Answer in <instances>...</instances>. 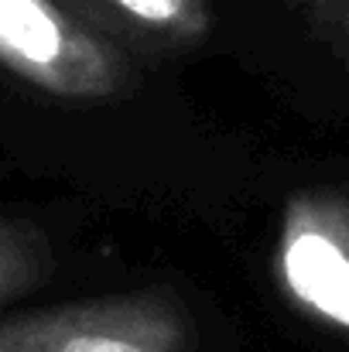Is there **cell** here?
Returning a JSON list of instances; mask_svg holds the SVG:
<instances>
[{"instance_id": "8992f818", "label": "cell", "mask_w": 349, "mask_h": 352, "mask_svg": "<svg viewBox=\"0 0 349 352\" xmlns=\"http://www.w3.org/2000/svg\"><path fill=\"white\" fill-rule=\"evenodd\" d=\"M288 10L322 41L336 58L349 65V0H284Z\"/></svg>"}, {"instance_id": "3957f363", "label": "cell", "mask_w": 349, "mask_h": 352, "mask_svg": "<svg viewBox=\"0 0 349 352\" xmlns=\"http://www.w3.org/2000/svg\"><path fill=\"white\" fill-rule=\"evenodd\" d=\"M274 277L305 318L349 339V185L305 188L284 202Z\"/></svg>"}, {"instance_id": "7a4b0ae2", "label": "cell", "mask_w": 349, "mask_h": 352, "mask_svg": "<svg viewBox=\"0 0 349 352\" xmlns=\"http://www.w3.org/2000/svg\"><path fill=\"white\" fill-rule=\"evenodd\" d=\"M192 325L168 291H134L0 322V352H189Z\"/></svg>"}, {"instance_id": "277c9868", "label": "cell", "mask_w": 349, "mask_h": 352, "mask_svg": "<svg viewBox=\"0 0 349 352\" xmlns=\"http://www.w3.org/2000/svg\"><path fill=\"white\" fill-rule=\"evenodd\" d=\"M103 3H110L130 24L178 45L202 41L209 31L206 0H103Z\"/></svg>"}, {"instance_id": "6da1fadb", "label": "cell", "mask_w": 349, "mask_h": 352, "mask_svg": "<svg viewBox=\"0 0 349 352\" xmlns=\"http://www.w3.org/2000/svg\"><path fill=\"white\" fill-rule=\"evenodd\" d=\"M0 65L59 100H110L130 82L114 41L76 21L59 0H0Z\"/></svg>"}, {"instance_id": "5b68a950", "label": "cell", "mask_w": 349, "mask_h": 352, "mask_svg": "<svg viewBox=\"0 0 349 352\" xmlns=\"http://www.w3.org/2000/svg\"><path fill=\"white\" fill-rule=\"evenodd\" d=\"M45 270V246L10 223L0 219V301L38 284Z\"/></svg>"}]
</instances>
